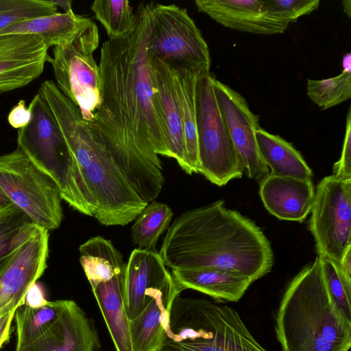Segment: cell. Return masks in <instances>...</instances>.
Wrapping results in <instances>:
<instances>
[{"instance_id": "obj_35", "label": "cell", "mask_w": 351, "mask_h": 351, "mask_svg": "<svg viewBox=\"0 0 351 351\" xmlns=\"http://www.w3.org/2000/svg\"><path fill=\"white\" fill-rule=\"evenodd\" d=\"M332 176L341 181H351V110L349 108L343 148L339 160L332 168Z\"/></svg>"}, {"instance_id": "obj_31", "label": "cell", "mask_w": 351, "mask_h": 351, "mask_svg": "<svg viewBox=\"0 0 351 351\" xmlns=\"http://www.w3.org/2000/svg\"><path fill=\"white\" fill-rule=\"evenodd\" d=\"M306 94L321 110H326L351 97V73L325 80L307 79Z\"/></svg>"}, {"instance_id": "obj_38", "label": "cell", "mask_w": 351, "mask_h": 351, "mask_svg": "<svg viewBox=\"0 0 351 351\" xmlns=\"http://www.w3.org/2000/svg\"><path fill=\"white\" fill-rule=\"evenodd\" d=\"M337 267L343 282L351 289V247L346 251Z\"/></svg>"}, {"instance_id": "obj_25", "label": "cell", "mask_w": 351, "mask_h": 351, "mask_svg": "<svg viewBox=\"0 0 351 351\" xmlns=\"http://www.w3.org/2000/svg\"><path fill=\"white\" fill-rule=\"evenodd\" d=\"M180 106L188 174L198 173V145L195 115V86L197 75L186 69H172Z\"/></svg>"}, {"instance_id": "obj_19", "label": "cell", "mask_w": 351, "mask_h": 351, "mask_svg": "<svg viewBox=\"0 0 351 351\" xmlns=\"http://www.w3.org/2000/svg\"><path fill=\"white\" fill-rule=\"evenodd\" d=\"M265 208L279 219L302 222L311 213L315 191L311 179L268 174L260 181Z\"/></svg>"}, {"instance_id": "obj_32", "label": "cell", "mask_w": 351, "mask_h": 351, "mask_svg": "<svg viewBox=\"0 0 351 351\" xmlns=\"http://www.w3.org/2000/svg\"><path fill=\"white\" fill-rule=\"evenodd\" d=\"M57 12L53 1L0 0V32L16 23Z\"/></svg>"}, {"instance_id": "obj_10", "label": "cell", "mask_w": 351, "mask_h": 351, "mask_svg": "<svg viewBox=\"0 0 351 351\" xmlns=\"http://www.w3.org/2000/svg\"><path fill=\"white\" fill-rule=\"evenodd\" d=\"M99 43V30L92 21L71 43L53 47L48 56L56 84L80 111L88 123L99 104V71L93 54Z\"/></svg>"}, {"instance_id": "obj_7", "label": "cell", "mask_w": 351, "mask_h": 351, "mask_svg": "<svg viewBox=\"0 0 351 351\" xmlns=\"http://www.w3.org/2000/svg\"><path fill=\"white\" fill-rule=\"evenodd\" d=\"M215 78L199 75L195 86V115L198 145V173L222 186L241 178L243 162L234 145L214 91Z\"/></svg>"}, {"instance_id": "obj_39", "label": "cell", "mask_w": 351, "mask_h": 351, "mask_svg": "<svg viewBox=\"0 0 351 351\" xmlns=\"http://www.w3.org/2000/svg\"><path fill=\"white\" fill-rule=\"evenodd\" d=\"M16 311L0 315V348L10 338L11 324Z\"/></svg>"}, {"instance_id": "obj_5", "label": "cell", "mask_w": 351, "mask_h": 351, "mask_svg": "<svg viewBox=\"0 0 351 351\" xmlns=\"http://www.w3.org/2000/svg\"><path fill=\"white\" fill-rule=\"evenodd\" d=\"M161 351H268L234 308L178 295Z\"/></svg>"}, {"instance_id": "obj_18", "label": "cell", "mask_w": 351, "mask_h": 351, "mask_svg": "<svg viewBox=\"0 0 351 351\" xmlns=\"http://www.w3.org/2000/svg\"><path fill=\"white\" fill-rule=\"evenodd\" d=\"M195 4L199 12L225 27L240 32L282 34L289 25L270 16L263 0H195Z\"/></svg>"}, {"instance_id": "obj_26", "label": "cell", "mask_w": 351, "mask_h": 351, "mask_svg": "<svg viewBox=\"0 0 351 351\" xmlns=\"http://www.w3.org/2000/svg\"><path fill=\"white\" fill-rule=\"evenodd\" d=\"M80 262L92 287L110 280L125 269L123 256L111 241L97 236L82 244Z\"/></svg>"}, {"instance_id": "obj_29", "label": "cell", "mask_w": 351, "mask_h": 351, "mask_svg": "<svg viewBox=\"0 0 351 351\" xmlns=\"http://www.w3.org/2000/svg\"><path fill=\"white\" fill-rule=\"evenodd\" d=\"M37 226L14 205L0 210V269Z\"/></svg>"}, {"instance_id": "obj_17", "label": "cell", "mask_w": 351, "mask_h": 351, "mask_svg": "<svg viewBox=\"0 0 351 351\" xmlns=\"http://www.w3.org/2000/svg\"><path fill=\"white\" fill-rule=\"evenodd\" d=\"M147 60L153 101L165 128L169 156L184 171L186 151L173 71L159 59Z\"/></svg>"}, {"instance_id": "obj_33", "label": "cell", "mask_w": 351, "mask_h": 351, "mask_svg": "<svg viewBox=\"0 0 351 351\" xmlns=\"http://www.w3.org/2000/svg\"><path fill=\"white\" fill-rule=\"evenodd\" d=\"M323 275L327 290L339 310L351 319V289L343 282L336 263L320 256Z\"/></svg>"}, {"instance_id": "obj_2", "label": "cell", "mask_w": 351, "mask_h": 351, "mask_svg": "<svg viewBox=\"0 0 351 351\" xmlns=\"http://www.w3.org/2000/svg\"><path fill=\"white\" fill-rule=\"evenodd\" d=\"M159 254L173 270L217 268L253 282L268 274L274 256L269 241L250 219L224 201L187 210L167 229Z\"/></svg>"}, {"instance_id": "obj_20", "label": "cell", "mask_w": 351, "mask_h": 351, "mask_svg": "<svg viewBox=\"0 0 351 351\" xmlns=\"http://www.w3.org/2000/svg\"><path fill=\"white\" fill-rule=\"evenodd\" d=\"M182 291L173 277L154 295L143 311L130 320L134 351L162 350L169 330L171 306Z\"/></svg>"}, {"instance_id": "obj_34", "label": "cell", "mask_w": 351, "mask_h": 351, "mask_svg": "<svg viewBox=\"0 0 351 351\" xmlns=\"http://www.w3.org/2000/svg\"><path fill=\"white\" fill-rule=\"evenodd\" d=\"M267 14L272 18L289 23L318 8L319 0H263Z\"/></svg>"}, {"instance_id": "obj_37", "label": "cell", "mask_w": 351, "mask_h": 351, "mask_svg": "<svg viewBox=\"0 0 351 351\" xmlns=\"http://www.w3.org/2000/svg\"><path fill=\"white\" fill-rule=\"evenodd\" d=\"M48 302L45 297L42 287L36 282L27 290L24 304L32 308H38L45 305Z\"/></svg>"}, {"instance_id": "obj_27", "label": "cell", "mask_w": 351, "mask_h": 351, "mask_svg": "<svg viewBox=\"0 0 351 351\" xmlns=\"http://www.w3.org/2000/svg\"><path fill=\"white\" fill-rule=\"evenodd\" d=\"M65 300L48 302L38 308L19 306L14 314L16 325L15 350L23 348L38 338L56 321L62 310Z\"/></svg>"}, {"instance_id": "obj_3", "label": "cell", "mask_w": 351, "mask_h": 351, "mask_svg": "<svg viewBox=\"0 0 351 351\" xmlns=\"http://www.w3.org/2000/svg\"><path fill=\"white\" fill-rule=\"evenodd\" d=\"M43 95L76 161L91 199L93 217L105 226H125L147 205L106 147L92 135L80 110L58 89L47 86Z\"/></svg>"}, {"instance_id": "obj_24", "label": "cell", "mask_w": 351, "mask_h": 351, "mask_svg": "<svg viewBox=\"0 0 351 351\" xmlns=\"http://www.w3.org/2000/svg\"><path fill=\"white\" fill-rule=\"evenodd\" d=\"M255 136L262 159L271 169L269 174L311 179L312 170L290 143L260 128L256 130Z\"/></svg>"}, {"instance_id": "obj_36", "label": "cell", "mask_w": 351, "mask_h": 351, "mask_svg": "<svg viewBox=\"0 0 351 351\" xmlns=\"http://www.w3.org/2000/svg\"><path fill=\"white\" fill-rule=\"evenodd\" d=\"M30 118L31 114L29 109L25 107V101L20 100L10 110L8 119L11 126L20 129L28 124Z\"/></svg>"}, {"instance_id": "obj_30", "label": "cell", "mask_w": 351, "mask_h": 351, "mask_svg": "<svg viewBox=\"0 0 351 351\" xmlns=\"http://www.w3.org/2000/svg\"><path fill=\"white\" fill-rule=\"evenodd\" d=\"M90 9L106 29L109 39L123 36L133 28L135 14L128 0H95Z\"/></svg>"}, {"instance_id": "obj_9", "label": "cell", "mask_w": 351, "mask_h": 351, "mask_svg": "<svg viewBox=\"0 0 351 351\" xmlns=\"http://www.w3.org/2000/svg\"><path fill=\"white\" fill-rule=\"evenodd\" d=\"M0 187L35 224L59 228L63 214L57 185L18 147L0 155Z\"/></svg>"}, {"instance_id": "obj_12", "label": "cell", "mask_w": 351, "mask_h": 351, "mask_svg": "<svg viewBox=\"0 0 351 351\" xmlns=\"http://www.w3.org/2000/svg\"><path fill=\"white\" fill-rule=\"evenodd\" d=\"M48 252V230L38 226L0 269V315L24 304L27 290L47 267Z\"/></svg>"}, {"instance_id": "obj_11", "label": "cell", "mask_w": 351, "mask_h": 351, "mask_svg": "<svg viewBox=\"0 0 351 351\" xmlns=\"http://www.w3.org/2000/svg\"><path fill=\"white\" fill-rule=\"evenodd\" d=\"M309 219L318 256L337 265L351 247V181L324 178L317 186Z\"/></svg>"}, {"instance_id": "obj_4", "label": "cell", "mask_w": 351, "mask_h": 351, "mask_svg": "<svg viewBox=\"0 0 351 351\" xmlns=\"http://www.w3.org/2000/svg\"><path fill=\"white\" fill-rule=\"evenodd\" d=\"M282 351H348L351 319L337 307L326 285L320 257L288 285L275 315Z\"/></svg>"}, {"instance_id": "obj_23", "label": "cell", "mask_w": 351, "mask_h": 351, "mask_svg": "<svg viewBox=\"0 0 351 351\" xmlns=\"http://www.w3.org/2000/svg\"><path fill=\"white\" fill-rule=\"evenodd\" d=\"M92 21L71 10L16 23L1 31L0 36L34 35L49 48L71 43Z\"/></svg>"}, {"instance_id": "obj_15", "label": "cell", "mask_w": 351, "mask_h": 351, "mask_svg": "<svg viewBox=\"0 0 351 351\" xmlns=\"http://www.w3.org/2000/svg\"><path fill=\"white\" fill-rule=\"evenodd\" d=\"M92 319L74 301L64 306L53 324L31 343L14 351H101Z\"/></svg>"}, {"instance_id": "obj_6", "label": "cell", "mask_w": 351, "mask_h": 351, "mask_svg": "<svg viewBox=\"0 0 351 351\" xmlns=\"http://www.w3.org/2000/svg\"><path fill=\"white\" fill-rule=\"evenodd\" d=\"M28 109L30 121L19 129L17 147L53 180L62 199L80 213L93 217L91 199L76 161L40 91L33 97Z\"/></svg>"}, {"instance_id": "obj_21", "label": "cell", "mask_w": 351, "mask_h": 351, "mask_svg": "<svg viewBox=\"0 0 351 351\" xmlns=\"http://www.w3.org/2000/svg\"><path fill=\"white\" fill-rule=\"evenodd\" d=\"M171 271L182 290L194 289L219 301L238 302L253 282L237 272L217 268Z\"/></svg>"}, {"instance_id": "obj_1", "label": "cell", "mask_w": 351, "mask_h": 351, "mask_svg": "<svg viewBox=\"0 0 351 351\" xmlns=\"http://www.w3.org/2000/svg\"><path fill=\"white\" fill-rule=\"evenodd\" d=\"M150 3H141L132 30L100 51L99 104L88 123L147 204L165 183L158 155L169 157L165 131L153 101L146 44Z\"/></svg>"}, {"instance_id": "obj_43", "label": "cell", "mask_w": 351, "mask_h": 351, "mask_svg": "<svg viewBox=\"0 0 351 351\" xmlns=\"http://www.w3.org/2000/svg\"><path fill=\"white\" fill-rule=\"evenodd\" d=\"M343 8L345 13L350 18L351 12V1L350 0H346L342 1Z\"/></svg>"}, {"instance_id": "obj_28", "label": "cell", "mask_w": 351, "mask_h": 351, "mask_svg": "<svg viewBox=\"0 0 351 351\" xmlns=\"http://www.w3.org/2000/svg\"><path fill=\"white\" fill-rule=\"evenodd\" d=\"M173 217L165 204L152 201L137 215L132 227V239L139 249L156 252L159 237L169 227Z\"/></svg>"}, {"instance_id": "obj_8", "label": "cell", "mask_w": 351, "mask_h": 351, "mask_svg": "<svg viewBox=\"0 0 351 351\" xmlns=\"http://www.w3.org/2000/svg\"><path fill=\"white\" fill-rule=\"evenodd\" d=\"M146 54L174 69H186L197 75L210 73L206 42L187 10L175 4L150 3Z\"/></svg>"}, {"instance_id": "obj_42", "label": "cell", "mask_w": 351, "mask_h": 351, "mask_svg": "<svg viewBox=\"0 0 351 351\" xmlns=\"http://www.w3.org/2000/svg\"><path fill=\"white\" fill-rule=\"evenodd\" d=\"M53 1L57 6L59 5L62 8H63L64 10V12H69V10H72V8H71L72 1L66 0V1Z\"/></svg>"}, {"instance_id": "obj_16", "label": "cell", "mask_w": 351, "mask_h": 351, "mask_svg": "<svg viewBox=\"0 0 351 351\" xmlns=\"http://www.w3.org/2000/svg\"><path fill=\"white\" fill-rule=\"evenodd\" d=\"M172 278L159 253L134 249L125 272L123 299L129 319L139 315Z\"/></svg>"}, {"instance_id": "obj_22", "label": "cell", "mask_w": 351, "mask_h": 351, "mask_svg": "<svg viewBox=\"0 0 351 351\" xmlns=\"http://www.w3.org/2000/svg\"><path fill=\"white\" fill-rule=\"evenodd\" d=\"M125 272L91 288L116 351H134L123 299Z\"/></svg>"}, {"instance_id": "obj_41", "label": "cell", "mask_w": 351, "mask_h": 351, "mask_svg": "<svg viewBox=\"0 0 351 351\" xmlns=\"http://www.w3.org/2000/svg\"><path fill=\"white\" fill-rule=\"evenodd\" d=\"M343 71L351 73V54L347 53L345 54L343 58Z\"/></svg>"}, {"instance_id": "obj_13", "label": "cell", "mask_w": 351, "mask_h": 351, "mask_svg": "<svg viewBox=\"0 0 351 351\" xmlns=\"http://www.w3.org/2000/svg\"><path fill=\"white\" fill-rule=\"evenodd\" d=\"M214 91L234 145L243 162L244 172L250 179L261 181L269 174V168L262 159L255 136V131L259 128L258 117L251 111L241 95L216 79Z\"/></svg>"}, {"instance_id": "obj_40", "label": "cell", "mask_w": 351, "mask_h": 351, "mask_svg": "<svg viewBox=\"0 0 351 351\" xmlns=\"http://www.w3.org/2000/svg\"><path fill=\"white\" fill-rule=\"evenodd\" d=\"M14 205L6 193L0 187V210L6 209Z\"/></svg>"}, {"instance_id": "obj_14", "label": "cell", "mask_w": 351, "mask_h": 351, "mask_svg": "<svg viewBox=\"0 0 351 351\" xmlns=\"http://www.w3.org/2000/svg\"><path fill=\"white\" fill-rule=\"evenodd\" d=\"M49 47L34 35L0 36V93L25 86L43 73Z\"/></svg>"}]
</instances>
